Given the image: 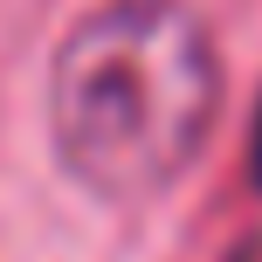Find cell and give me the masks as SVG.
Segmentation results:
<instances>
[{"instance_id": "obj_1", "label": "cell", "mask_w": 262, "mask_h": 262, "mask_svg": "<svg viewBox=\"0 0 262 262\" xmlns=\"http://www.w3.org/2000/svg\"><path fill=\"white\" fill-rule=\"evenodd\" d=\"M221 55L186 0H104L49 69V138L97 200H152L200 159Z\"/></svg>"}, {"instance_id": "obj_2", "label": "cell", "mask_w": 262, "mask_h": 262, "mask_svg": "<svg viewBox=\"0 0 262 262\" xmlns=\"http://www.w3.org/2000/svg\"><path fill=\"white\" fill-rule=\"evenodd\" d=\"M221 262H262V221H255V228H249V235H242V242H235V249H228Z\"/></svg>"}]
</instances>
